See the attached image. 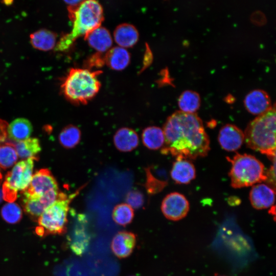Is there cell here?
<instances>
[{"mask_svg":"<svg viewBox=\"0 0 276 276\" xmlns=\"http://www.w3.org/2000/svg\"><path fill=\"white\" fill-rule=\"evenodd\" d=\"M4 199V195L3 192V190L0 188V203Z\"/></svg>","mask_w":276,"mask_h":276,"instance_id":"obj_33","label":"cell"},{"mask_svg":"<svg viewBox=\"0 0 276 276\" xmlns=\"http://www.w3.org/2000/svg\"><path fill=\"white\" fill-rule=\"evenodd\" d=\"M135 235L131 232L121 231L113 237L110 247L114 255L120 259L129 257L136 244Z\"/></svg>","mask_w":276,"mask_h":276,"instance_id":"obj_12","label":"cell"},{"mask_svg":"<svg viewBox=\"0 0 276 276\" xmlns=\"http://www.w3.org/2000/svg\"><path fill=\"white\" fill-rule=\"evenodd\" d=\"M170 175L176 183L187 184L195 178L196 170L193 163L188 159L176 158Z\"/></svg>","mask_w":276,"mask_h":276,"instance_id":"obj_14","label":"cell"},{"mask_svg":"<svg viewBox=\"0 0 276 276\" xmlns=\"http://www.w3.org/2000/svg\"><path fill=\"white\" fill-rule=\"evenodd\" d=\"M14 148L18 157L24 159L35 157L41 150L38 139L34 137L16 142Z\"/></svg>","mask_w":276,"mask_h":276,"instance_id":"obj_23","label":"cell"},{"mask_svg":"<svg viewBox=\"0 0 276 276\" xmlns=\"http://www.w3.org/2000/svg\"><path fill=\"white\" fill-rule=\"evenodd\" d=\"M131 276H135V275H131Z\"/></svg>","mask_w":276,"mask_h":276,"instance_id":"obj_35","label":"cell"},{"mask_svg":"<svg viewBox=\"0 0 276 276\" xmlns=\"http://www.w3.org/2000/svg\"><path fill=\"white\" fill-rule=\"evenodd\" d=\"M68 16L73 23L72 31L60 39L57 49H67L76 39L101 26L104 19L103 10L97 0H84L76 6H68Z\"/></svg>","mask_w":276,"mask_h":276,"instance_id":"obj_2","label":"cell"},{"mask_svg":"<svg viewBox=\"0 0 276 276\" xmlns=\"http://www.w3.org/2000/svg\"><path fill=\"white\" fill-rule=\"evenodd\" d=\"M244 105L248 112L257 116L264 113L272 106L269 95L259 89L250 91L246 95Z\"/></svg>","mask_w":276,"mask_h":276,"instance_id":"obj_10","label":"cell"},{"mask_svg":"<svg viewBox=\"0 0 276 276\" xmlns=\"http://www.w3.org/2000/svg\"><path fill=\"white\" fill-rule=\"evenodd\" d=\"M226 158L232 165L229 176L233 188L249 187L266 180L264 166L254 156L237 153L232 158Z\"/></svg>","mask_w":276,"mask_h":276,"instance_id":"obj_6","label":"cell"},{"mask_svg":"<svg viewBox=\"0 0 276 276\" xmlns=\"http://www.w3.org/2000/svg\"><path fill=\"white\" fill-rule=\"evenodd\" d=\"M57 35L52 31L41 29L30 35L32 46L36 49L47 51L53 49L56 44Z\"/></svg>","mask_w":276,"mask_h":276,"instance_id":"obj_20","label":"cell"},{"mask_svg":"<svg viewBox=\"0 0 276 276\" xmlns=\"http://www.w3.org/2000/svg\"><path fill=\"white\" fill-rule=\"evenodd\" d=\"M18 159L14 146L5 144L0 145V167L6 169L14 166Z\"/></svg>","mask_w":276,"mask_h":276,"instance_id":"obj_28","label":"cell"},{"mask_svg":"<svg viewBox=\"0 0 276 276\" xmlns=\"http://www.w3.org/2000/svg\"><path fill=\"white\" fill-rule=\"evenodd\" d=\"M218 141L225 150L234 151L239 149L244 141V134L238 127L233 124H226L220 130Z\"/></svg>","mask_w":276,"mask_h":276,"instance_id":"obj_11","label":"cell"},{"mask_svg":"<svg viewBox=\"0 0 276 276\" xmlns=\"http://www.w3.org/2000/svg\"><path fill=\"white\" fill-rule=\"evenodd\" d=\"M88 45L97 52L104 53L111 47L112 39L107 29L101 26L91 31L84 36Z\"/></svg>","mask_w":276,"mask_h":276,"instance_id":"obj_15","label":"cell"},{"mask_svg":"<svg viewBox=\"0 0 276 276\" xmlns=\"http://www.w3.org/2000/svg\"><path fill=\"white\" fill-rule=\"evenodd\" d=\"M186 197L178 192L168 194L163 200L161 210L165 217L170 220L178 221L185 217L189 211Z\"/></svg>","mask_w":276,"mask_h":276,"instance_id":"obj_9","label":"cell"},{"mask_svg":"<svg viewBox=\"0 0 276 276\" xmlns=\"http://www.w3.org/2000/svg\"><path fill=\"white\" fill-rule=\"evenodd\" d=\"M113 141L116 148L122 152H130L135 149L139 143L136 132L127 127L118 129L113 136Z\"/></svg>","mask_w":276,"mask_h":276,"instance_id":"obj_16","label":"cell"},{"mask_svg":"<svg viewBox=\"0 0 276 276\" xmlns=\"http://www.w3.org/2000/svg\"><path fill=\"white\" fill-rule=\"evenodd\" d=\"M33 131L31 122L25 118H17L13 120L8 127L9 138L16 142L30 137Z\"/></svg>","mask_w":276,"mask_h":276,"instance_id":"obj_19","label":"cell"},{"mask_svg":"<svg viewBox=\"0 0 276 276\" xmlns=\"http://www.w3.org/2000/svg\"><path fill=\"white\" fill-rule=\"evenodd\" d=\"M144 145L149 149L157 150L163 147L165 136L162 129L157 126H149L145 128L142 134Z\"/></svg>","mask_w":276,"mask_h":276,"instance_id":"obj_21","label":"cell"},{"mask_svg":"<svg viewBox=\"0 0 276 276\" xmlns=\"http://www.w3.org/2000/svg\"><path fill=\"white\" fill-rule=\"evenodd\" d=\"M101 73L87 68H71L61 86L64 96L72 102L87 103L100 89L98 76Z\"/></svg>","mask_w":276,"mask_h":276,"instance_id":"obj_4","label":"cell"},{"mask_svg":"<svg viewBox=\"0 0 276 276\" xmlns=\"http://www.w3.org/2000/svg\"><path fill=\"white\" fill-rule=\"evenodd\" d=\"M2 178V175H1V172H0V180Z\"/></svg>","mask_w":276,"mask_h":276,"instance_id":"obj_34","label":"cell"},{"mask_svg":"<svg viewBox=\"0 0 276 276\" xmlns=\"http://www.w3.org/2000/svg\"><path fill=\"white\" fill-rule=\"evenodd\" d=\"M130 56L127 50L121 47L111 48L105 54V63L110 68L121 71L129 64Z\"/></svg>","mask_w":276,"mask_h":276,"instance_id":"obj_18","label":"cell"},{"mask_svg":"<svg viewBox=\"0 0 276 276\" xmlns=\"http://www.w3.org/2000/svg\"><path fill=\"white\" fill-rule=\"evenodd\" d=\"M60 193L57 182L51 172L48 169H43L33 175L29 187L24 192L23 197H58Z\"/></svg>","mask_w":276,"mask_h":276,"instance_id":"obj_8","label":"cell"},{"mask_svg":"<svg viewBox=\"0 0 276 276\" xmlns=\"http://www.w3.org/2000/svg\"><path fill=\"white\" fill-rule=\"evenodd\" d=\"M163 130L165 136L163 154L195 159L206 156L210 150L209 136L196 113L174 112L167 119Z\"/></svg>","mask_w":276,"mask_h":276,"instance_id":"obj_1","label":"cell"},{"mask_svg":"<svg viewBox=\"0 0 276 276\" xmlns=\"http://www.w3.org/2000/svg\"><path fill=\"white\" fill-rule=\"evenodd\" d=\"M139 36L137 29L129 24L118 26L113 33L114 41L119 47L124 48L133 47L137 42Z\"/></svg>","mask_w":276,"mask_h":276,"instance_id":"obj_17","label":"cell"},{"mask_svg":"<svg viewBox=\"0 0 276 276\" xmlns=\"http://www.w3.org/2000/svg\"><path fill=\"white\" fill-rule=\"evenodd\" d=\"M134 215L133 208L126 203H122L114 207L112 217L117 224L126 226L132 222Z\"/></svg>","mask_w":276,"mask_h":276,"instance_id":"obj_26","label":"cell"},{"mask_svg":"<svg viewBox=\"0 0 276 276\" xmlns=\"http://www.w3.org/2000/svg\"><path fill=\"white\" fill-rule=\"evenodd\" d=\"M34 158H29L16 163L7 174L2 188L4 199L13 201L19 191H24L29 187L33 175Z\"/></svg>","mask_w":276,"mask_h":276,"instance_id":"obj_7","label":"cell"},{"mask_svg":"<svg viewBox=\"0 0 276 276\" xmlns=\"http://www.w3.org/2000/svg\"><path fill=\"white\" fill-rule=\"evenodd\" d=\"M125 201L132 208L137 209L141 208L144 204V197L140 191L131 190L127 194Z\"/></svg>","mask_w":276,"mask_h":276,"instance_id":"obj_30","label":"cell"},{"mask_svg":"<svg viewBox=\"0 0 276 276\" xmlns=\"http://www.w3.org/2000/svg\"><path fill=\"white\" fill-rule=\"evenodd\" d=\"M89 241V238L84 227H76L70 237L69 244L72 250L77 255H81L85 251Z\"/></svg>","mask_w":276,"mask_h":276,"instance_id":"obj_24","label":"cell"},{"mask_svg":"<svg viewBox=\"0 0 276 276\" xmlns=\"http://www.w3.org/2000/svg\"><path fill=\"white\" fill-rule=\"evenodd\" d=\"M244 141L247 146L266 155L273 161L275 157V105L258 116L247 126Z\"/></svg>","mask_w":276,"mask_h":276,"instance_id":"obj_3","label":"cell"},{"mask_svg":"<svg viewBox=\"0 0 276 276\" xmlns=\"http://www.w3.org/2000/svg\"><path fill=\"white\" fill-rule=\"evenodd\" d=\"M220 276H223V275H220Z\"/></svg>","mask_w":276,"mask_h":276,"instance_id":"obj_36","label":"cell"},{"mask_svg":"<svg viewBox=\"0 0 276 276\" xmlns=\"http://www.w3.org/2000/svg\"><path fill=\"white\" fill-rule=\"evenodd\" d=\"M1 214L3 219L10 224L18 222L22 216L21 208L13 201L8 202L4 204L1 209Z\"/></svg>","mask_w":276,"mask_h":276,"instance_id":"obj_27","label":"cell"},{"mask_svg":"<svg viewBox=\"0 0 276 276\" xmlns=\"http://www.w3.org/2000/svg\"><path fill=\"white\" fill-rule=\"evenodd\" d=\"M146 181L145 187L149 194H155L160 192L166 186V181L156 178L152 174L150 167L145 169Z\"/></svg>","mask_w":276,"mask_h":276,"instance_id":"obj_29","label":"cell"},{"mask_svg":"<svg viewBox=\"0 0 276 276\" xmlns=\"http://www.w3.org/2000/svg\"><path fill=\"white\" fill-rule=\"evenodd\" d=\"M81 137L80 130L77 126L70 125L65 127L59 135L60 145L66 149H72L80 142Z\"/></svg>","mask_w":276,"mask_h":276,"instance_id":"obj_25","label":"cell"},{"mask_svg":"<svg viewBox=\"0 0 276 276\" xmlns=\"http://www.w3.org/2000/svg\"><path fill=\"white\" fill-rule=\"evenodd\" d=\"M105 63V55L103 53L97 52L89 56L86 60L85 65L88 68L101 67Z\"/></svg>","mask_w":276,"mask_h":276,"instance_id":"obj_31","label":"cell"},{"mask_svg":"<svg viewBox=\"0 0 276 276\" xmlns=\"http://www.w3.org/2000/svg\"><path fill=\"white\" fill-rule=\"evenodd\" d=\"M83 188V186L68 196L60 193L58 198L37 219L38 235H61L66 232L70 204Z\"/></svg>","mask_w":276,"mask_h":276,"instance_id":"obj_5","label":"cell"},{"mask_svg":"<svg viewBox=\"0 0 276 276\" xmlns=\"http://www.w3.org/2000/svg\"><path fill=\"white\" fill-rule=\"evenodd\" d=\"M249 199L252 206L256 209L269 208L274 203V190L264 183L254 185L250 191Z\"/></svg>","mask_w":276,"mask_h":276,"instance_id":"obj_13","label":"cell"},{"mask_svg":"<svg viewBox=\"0 0 276 276\" xmlns=\"http://www.w3.org/2000/svg\"><path fill=\"white\" fill-rule=\"evenodd\" d=\"M200 104L201 99L199 95L191 90L183 91L178 99L179 111L185 113H195L199 108Z\"/></svg>","mask_w":276,"mask_h":276,"instance_id":"obj_22","label":"cell"},{"mask_svg":"<svg viewBox=\"0 0 276 276\" xmlns=\"http://www.w3.org/2000/svg\"><path fill=\"white\" fill-rule=\"evenodd\" d=\"M64 2L67 4L68 6H76L81 3L84 0H63Z\"/></svg>","mask_w":276,"mask_h":276,"instance_id":"obj_32","label":"cell"}]
</instances>
